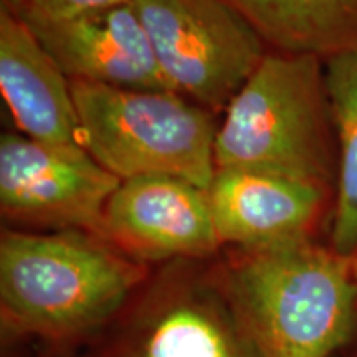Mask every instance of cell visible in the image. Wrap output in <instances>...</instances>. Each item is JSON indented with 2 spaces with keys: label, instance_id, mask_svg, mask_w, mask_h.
Returning <instances> with one entry per match:
<instances>
[{
  "label": "cell",
  "instance_id": "obj_1",
  "mask_svg": "<svg viewBox=\"0 0 357 357\" xmlns=\"http://www.w3.org/2000/svg\"><path fill=\"white\" fill-rule=\"evenodd\" d=\"M149 275V265L89 231L3 229V341L77 351L123 311Z\"/></svg>",
  "mask_w": 357,
  "mask_h": 357
},
{
  "label": "cell",
  "instance_id": "obj_2",
  "mask_svg": "<svg viewBox=\"0 0 357 357\" xmlns=\"http://www.w3.org/2000/svg\"><path fill=\"white\" fill-rule=\"evenodd\" d=\"M211 266L261 357H336L357 329V258L326 240L222 248Z\"/></svg>",
  "mask_w": 357,
  "mask_h": 357
},
{
  "label": "cell",
  "instance_id": "obj_3",
  "mask_svg": "<svg viewBox=\"0 0 357 357\" xmlns=\"http://www.w3.org/2000/svg\"><path fill=\"white\" fill-rule=\"evenodd\" d=\"M217 169H245L334 192L336 134L318 58L268 52L225 108Z\"/></svg>",
  "mask_w": 357,
  "mask_h": 357
},
{
  "label": "cell",
  "instance_id": "obj_4",
  "mask_svg": "<svg viewBox=\"0 0 357 357\" xmlns=\"http://www.w3.org/2000/svg\"><path fill=\"white\" fill-rule=\"evenodd\" d=\"M79 144L119 181L171 176L207 189L218 124L211 109L172 89L71 83Z\"/></svg>",
  "mask_w": 357,
  "mask_h": 357
},
{
  "label": "cell",
  "instance_id": "obj_5",
  "mask_svg": "<svg viewBox=\"0 0 357 357\" xmlns=\"http://www.w3.org/2000/svg\"><path fill=\"white\" fill-rule=\"evenodd\" d=\"M77 357H261L208 260L164 263Z\"/></svg>",
  "mask_w": 357,
  "mask_h": 357
},
{
  "label": "cell",
  "instance_id": "obj_6",
  "mask_svg": "<svg viewBox=\"0 0 357 357\" xmlns=\"http://www.w3.org/2000/svg\"><path fill=\"white\" fill-rule=\"evenodd\" d=\"M172 91L204 108L229 106L266 45L229 0H131Z\"/></svg>",
  "mask_w": 357,
  "mask_h": 357
},
{
  "label": "cell",
  "instance_id": "obj_7",
  "mask_svg": "<svg viewBox=\"0 0 357 357\" xmlns=\"http://www.w3.org/2000/svg\"><path fill=\"white\" fill-rule=\"evenodd\" d=\"M119 184L79 144H50L15 132L0 137V211L15 225L101 236L105 208Z\"/></svg>",
  "mask_w": 357,
  "mask_h": 357
},
{
  "label": "cell",
  "instance_id": "obj_8",
  "mask_svg": "<svg viewBox=\"0 0 357 357\" xmlns=\"http://www.w3.org/2000/svg\"><path fill=\"white\" fill-rule=\"evenodd\" d=\"M101 236L134 260H208L222 250L205 190L171 176L121 181L102 217Z\"/></svg>",
  "mask_w": 357,
  "mask_h": 357
},
{
  "label": "cell",
  "instance_id": "obj_9",
  "mask_svg": "<svg viewBox=\"0 0 357 357\" xmlns=\"http://www.w3.org/2000/svg\"><path fill=\"white\" fill-rule=\"evenodd\" d=\"M205 195L222 248L319 240L334 204L324 187L245 169H217Z\"/></svg>",
  "mask_w": 357,
  "mask_h": 357
},
{
  "label": "cell",
  "instance_id": "obj_10",
  "mask_svg": "<svg viewBox=\"0 0 357 357\" xmlns=\"http://www.w3.org/2000/svg\"><path fill=\"white\" fill-rule=\"evenodd\" d=\"M19 15L71 83L171 89L131 2L60 20Z\"/></svg>",
  "mask_w": 357,
  "mask_h": 357
},
{
  "label": "cell",
  "instance_id": "obj_11",
  "mask_svg": "<svg viewBox=\"0 0 357 357\" xmlns=\"http://www.w3.org/2000/svg\"><path fill=\"white\" fill-rule=\"evenodd\" d=\"M0 91L24 136L50 144H79L71 82L29 24L3 3L0 7Z\"/></svg>",
  "mask_w": 357,
  "mask_h": 357
},
{
  "label": "cell",
  "instance_id": "obj_12",
  "mask_svg": "<svg viewBox=\"0 0 357 357\" xmlns=\"http://www.w3.org/2000/svg\"><path fill=\"white\" fill-rule=\"evenodd\" d=\"M271 52L326 61L357 53V0H229Z\"/></svg>",
  "mask_w": 357,
  "mask_h": 357
},
{
  "label": "cell",
  "instance_id": "obj_13",
  "mask_svg": "<svg viewBox=\"0 0 357 357\" xmlns=\"http://www.w3.org/2000/svg\"><path fill=\"white\" fill-rule=\"evenodd\" d=\"M324 73L337 149L326 242L334 252L357 258V53L326 61Z\"/></svg>",
  "mask_w": 357,
  "mask_h": 357
},
{
  "label": "cell",
  "instance_id": "obj_14",
  "mask_svg": "<svg viewBox=\"0 0 357 357\" xmlns=\"http://www.w3.org/2000/svg\"><path fill=\"white\" fill-rule=\"evenodd\" d=\"M128 2L131 0H26L24 10L17 13H26V15L48 20H60Z\"/></svg>",
  "mask_w": 357,
  "mask_h": 357
},
{
  "label": "cell",
  "instance_id": "obj_15",
  "mask_svg": "<svg viewBox=\"0 0 357 357\" xmlns=\"http://www.w3.org/2000/svg\"><path fill=\"white\" fill-rule=\"evenodd\" d=\"M37 357H77V356L68 351H53V349L37 347Z\"/></svg>",
  "mask_w": 357,
  "mask_h": 357
},
{
  "label": "cell",
  "instance_id": "obj_16",
  "mask_svg": "<svg viewBox=\"0 0 357 357\" xmlns=\"http://www.w3.org/2000/svg\"><path fill=\"white\" fill-rule=\"evenodd\" d=\"M336 357H357V329H356V334L349 341V344H347L344 349L339 352Z\"/></svg>",
  "mask_w": 357,
  "mask_h": 357
},
{
  "label": "cell",
  "instance_id": "obj_17",
  "mask_svg": "<svg viewBox=\"0 0 357 357\" xmlns=\"http://www.w3.org/2000/svg\"><path fill=\"white\" fill-rule=\"evenodd\" d=\"M2 3H3V6L10 7L12 10L22 12V10H24V8H25L26 0H2Z\"/></svg>",
  "mask_w": 357,
  "mask_h": 357
}]
</instances>
